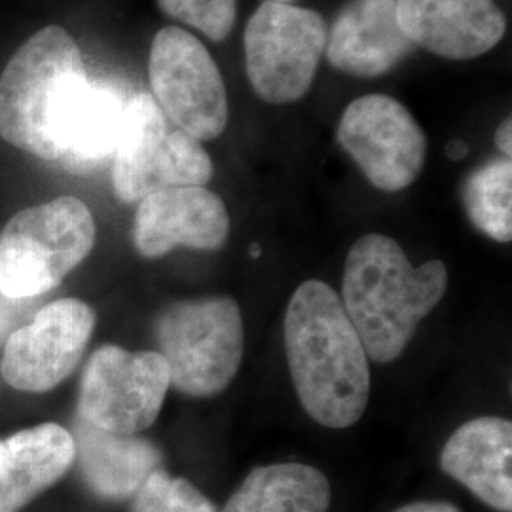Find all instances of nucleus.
<instances>
[{
	"label": "nucleus",
	"mask_w": 512,
	"mask_h": 512,
	"mask_svg": "<svg viewBox=\"0 0 512 512\" xmlns=\"http://www.w3.org/2000/svg\"><path fill=\"white\" fill-rule=\"evenodd\" d=\"M285 348L308 416L330 429L363 418L370 397L368 355L330 285L310 279L294 291L285 315Z\"/></svg>",
	"instance_id": "1"
},
{
	"label": "nucleus",
	"mask_w": 512,
	"mask_h": 512,
	"mask_svg": "<svg viewBox=\"0 0 512 512\" xmlns=\"http://www.w3.org/2000/svg\"><path fill=\"white\" fill-rule=\"evenodd\" d=\"M446 287L442 260L414 268L395 239L368 234L349 249L342 304L366 355L376 363H391L403 355Z\"/></svg>",
	"instance_id": "2"
},
{
	"label": "nucleus",
	"mask_w": 512,
	"mask_h": 512,
	"mask_svg": "<svg viewBox=\"0 0 512 512\" xmlns=\"http://www.w3.org/2000/svg\"><path fill=\"white\" fill-rule=\"evenodd\" d=\"M88 82L74 38L57 25L40 29L0 76V137L40 160L57 162L63 129Z\"/></svg>",
	"instance_id": "3"
},
{
	"label": "nucleus",
	"mask_w": 512,
	"mask_h": 512,
	"mask_svg": "<svg viewBox=\"0 0 512 512\" xmlns=\"http://www.w3.org/2000/svg\"><path fill=\"white\" fill-rule=\"evenodd\" d=\"M93 245L92 211L74 196L19 211L0 234V294L27 300L52 291Z\"/></svg>",
	"instance_id": "4"
},
{
	"label": "nucleus",
	"mask_w": 512,
	"mask_h": 512,
	"mask_svg": "<svg viewBox=\"0 0 512 512\" xmlns=\"http://www.w3.org/2000/svg\"><path fill=\"white\" fill-rule=\"evenodd\" d=\"M156 342L171 384L190 397H211L238 374L245 346L243 317L230 296L179 302L160 313Z\"/></svg>",
	"instance_id": "5"
},
{
	"label": "nucleus",
	"mask_w": 512,
	"mask_h": 512,
	"mask_svg": "<svg viewBox=\"0 0 512 512\" xmlns=\"http://www.w3.org/2000/svg\"><path fill=\"white\" fill-rule=\"evenodd\" d=\"M213 162L202 143L181 129H167L165 114L148 93L128 99L122 137L112 160V186L122 202H141L148 194L205 186Z\"/></svg>",
	"instance_id": "6"
},
{
	"label": "nucleus",
	"mask_w": 512,
	"mask_h": 512,
	"mask_svg": "<svg viewBox=\"0 0 512 512\" xmlns=\"http://www.w3.org/2000/svg\"><path fill=\"white\" fill-rule=\"evenodd\" d=\"M327 23L315 10L266 0L245 27V69L255 92L272 105L302 99L327 46Z\"/></svg>",
	"instance_id": "7"
},
{
	"label": "nucleus",
	"mask_w": 512,
	"mask_h": 512,
	"mask_svg": "<svg viewBox=\"0 0 512 512\" xmlns=\"http://www.w3.org/2000/svg\"><path fill=\"white\" fill-rule=\"evenodd\" d=\"M154 101L177 128L211 141L228 124V95L215 59L181 27H164L152 40L148 61Z\"/></svg>",
	"instance_id": "8"
},
{
	"label": "nucleus",
	"mask_w": 512,
	"mask_h": 512,
	"mask_svg": "<svg viewBox=\"0 0 512 512\" xmlns=\"http://www.w3.org/2000/svg\"><path fill=\"white\" fill-rule=\"evenodd\" d=\"M169 385V368L158 351L103 346L82 374L80 420L109 433L137 435L158 418Z\"/></svg>",
	"instance_id": "9"
},
{
	"label": "nucleus",
	"mask_w": 512,
	"mask_h": 512,
	"mask_svg": "<svg viewBox=\"0 0 512 512\" xmlns=\"http://www.w3.org/2000/svg\"><path fill=\"white\" fill-rule=\"evenodd\" d=\"M336 139L365 173L368 183L384 192H399L420 177L427 160V137L397 99L370 93L344 110Z\"/></svg>",
	"instance_id": "10"
},
{
	"label": "nucleus",
	"mask_w": 512,
	"mask_h": 512,
	"mask_svg": "<svg viewBox=\"0 0 512 512\" xmlns=\"http://www.w3.org/2000/svg\"><path fill=\"white\" fill-rule=\"evenodd\" d=\"M95 329L92 308L76 298L44 306L25 327L10 334L0 372L27 393H44L71 376Z\"/></svg>",
	"instance_id": "11"
},
{
	"label": "nucleus",
	"mask_w": 512,
	"mask_h": 512,
	"mask_svg": "<svg viewBox=\"0 0 512 512\" xmlns=\"http://www.w3.org/2000/svg\"><path fill=\"white\" fill-rule=\"evenodd\" d=\"M230 234V217L217 194L205 186L167 188L139 203L133 241L147 258L175 247L217 251Z\"/></svg>",
	"instance_id": "12"
},
{
	"label": "nucleus",
	"mask_w": 512,
	"mask_h": 512,
	"mask_svg": "<svg viewBox=\"0 0 512 512\" xmlns=\"http://www.w3.org/2000/svg\"><path fill=\"white\" fill-rule=\"evenodd\" d=\"M406 38L446 59H475L505 37L507 19L494 0H397Z\"/></svg>",
	"instance_id": "13"
},
{
	"label": "nucleus",
	"mask_w": 512,
	"mask_h": 512,
	"mask_svg": "<svg viewBox=\"0 0 512 512\" xmlns=\"http://www.w3.org/2000/svg\"><path fill=\"white\" fill-rule=\"evenodd\" d=\"M412 48L397 21V0H349L334 19L325 52L334 69L374 78L395 69Z\"/></svg>",
	"instance_id": "14"
},
{
	"label": "nucleus",
	"mask_w": 512,
	"mask_h": 512,
	"mask_svg": "<svg viewBox=\"0 0 512 512\" xmlns=\"http://www.w3.org/2000/svg\"><path fill=\"white\" fill-rule=\"evenodd\" d=\"M511 421L484 416L467 421L448 439L440 467L495 511H512Z\"/></svg>",
	"instance_id": "15"
},
{
	"label": "nucleus",
	"mask_w": 512,
	"mask_h": 512,
	"mask_svg": "<svg viewBox=\"0 0 512 512\" xmlns=\"http://www.w3.org/2000/svg\"><path fill=\"white\" fill-rule=\"evenodd\" d=\"M73 433L42 423L0 440V512H18L73 467Z\"/></svg>",
	"instance_id": "16"
},
{
	"label": "nucleus",
	"mask_w": 512,
	"mask_h": 512,
	"mask_svg": "<svg viewBox=\"0 0 512 512\" xmlns=\"http://www.w3.org/2000/svg\"><path fill=\"white\" fill-rule=\"evenodd\" d=\"M74 459L84 480L105 499H126L137 494L148 476L158 471L162 456L148 440L97 429L76 421Z\"/></svg>",
	"instance_id": "17"
},
{
	"label": "nucleus",
	"mask_w": 512,
	"mask_h": 512,
	"mask_svg": "<svg viewBox=\"0 0 512 512\" xmlns=\"http://www.w3.org/2000/svg\"><path fill=\"white\" fill-rule=\"evenodd\" d=\"M126 105L118 88L90 80L63 129L57 164L71 173L88 175L112 162L122 137Z\"/></svg>",
	"instance_id": "18"
},
{
	"label": "nucleus",
	"mask_w": 512,
	"mask_h": 512,
	"mask_svg": "<svg viewBox=\"0 0 512 512\" xmlns=\"http://www.w3.org/2000/svg\"><path fill=\"white\" fill-rule=\"evenodd\" d=\"M329 480L319 469L302 463L258 467L220 512H327Z\"/></svg>",
	"instance_id": "19"
},
{
	"label": "nucleus",
	"mask_w": 512,
	"mask_h": 512,
	"mask_svg": "<svg viewBox=\"0 0 512 512\" xmlns=\"http://www.w3.org/2000/svg\"><path fill=\"white\" fill-rule=\"evenodd\" d=\"M467 215L480 232L499 243L512 239V164L499 158L473 171L461 188Z\"/></svg>",
	"instance_id": "20"
},
{
	"label": "nucleus",
	"mask_w": 512,
	"mask_h": 512,
	"mask_svg": "<svg viewBox=\"0 0 512 512\" xmlns=\"http://www.w3.org/2000/svg\"><path fill=\"white\" fill-rule=\"evenodd\" d=\"M131 512H217L188 480L156 471L137 490Z\"/></svg>",
	"instance_id": "21"
},
{
	"label": "nucleus",
	"mask_w": 512,
	"mask_h": 512,
	"mask_svg": "<svg viewBox=\"0 0 512 512\" xmlns=\"http://www.w3.org/2000/svg\"><path fill=\"white\" fill-rule=\"evenodd\" d=\"M169 18L198 29L213 42H222L236 23V0H158Z\"/></svg>",
	"instance_id": "22"
},
{
	"label": "nucleus",
	"mask_w": 512,
	"mask_h": 512,
	"mask_svg": "<svg viewBox=\"0 0 512 512\" xmlns=\"http://www.w3.org/2000/svg\"><path fill=\"white\" fill-rule=\"evenodd\" d=\"M19 300H12L0 294V338L12 327L16 315H18Z\"/></svg>",
	"instance_id": "23"
},
{
	"label": "nucleus",
	"mask_w": 512,
	"mask_h": 512,
	"mask_svg": "<svg viewBox=\"0 0 512 512\" xmlns=\"http://www.w3.org/2000/svg\"><path fill=\"white\" fill-rule=\"evenodd\" d=\"M395 512H459L452 503L446 501H418L404 505L399 511Z\"/></svg>",
	"instance_id": "24"
},
{
	"label": "nucleus",
	"mask_w": 512,
	"mask_h": 512,
	"mask_svg": "<svg viewBox=\"0 0 512 512\" xmlns=\"http://www.w3.org/2000/svg\"><path fill=\"white\" fill-rule=\"evenodd\" d=\"M512 122L511 118H505L495 131V145L501 150L503 158H511L512 154Z\"/></svg>",
	"instance_id": "25"
},
{
	"label": "nucleus",
	"mask_w": 512,
	"mask_h": 512,
	"mask_svg": "<svg viewBox=\"0 0 512 512\" xmlns=\"http://www.w3.org/2000/svg\"><path fill=\"white\" fill-rule=\"evenodd\" d=\"M469 154V145L465 141H452L448 147H446V156L454 162H459L463 158H467Z\"/></svg>",
	"instance_id": "26"
},
{
	"label": "nucleus",
	"mask_w": 512,
	"mask_h": 512,
	"mask_svg": "<svg viewBox=\"0 0 512 512\" xmlns=\"http://www.w3.org/2000/svg\"><path fill=\"white\" fill-rule=\"evenodd\" d=\"M251 255H253V256L260 255V251H258V247H256V245H255V247H253V249H251Z\"/></svg>",
	"instance_id": "27"
},
{
	"label": "nucleus",
	"mask_w": 512,
	"mask_h": 512,
	"mask_svg": "<svg viewBox=\"0 0 512 512\" xmlns=\"http://www.w3.org/2000/svg\"><path fill=\"white\" fill-rule=\"evenodd\" d=\"M274 2H293V0H274Z\"/></svg>",
	"instance_id": "28"
}]
</instances>
